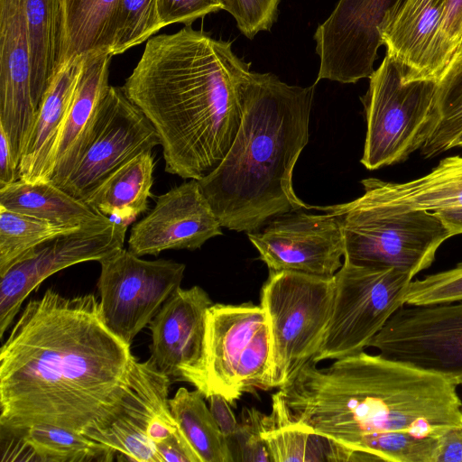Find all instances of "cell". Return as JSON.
<instances>
[{
	"label": "cell",
	"mask_w": 462,
	"mask_h": 462,
	"mask_svg": "<svg viewBox=\"0 0 462 462\" xmlns=\"http://www.w3.org/2000/svg\"><path fill=\"white\" fill-rule=\"evenodd\" d=\"M130 345L93 294L48 289L30 300L0 349V428L103 429L134 393Z\"/></svg>",
	"instance_id": "1"
},
{
	"label": "cell",
	"mask_w": 462,
	"mask_h": 462,
	"mask_svg": "<svg viewBox=\"0 0 462 462\" xmlns=\"http://www.w3.org/2000/svg\"><path fill=\"white\" fill-rule=\"evenodd\" d=\"M250 72L232 51L190 25L151 37L123 90L156 130L165 171L199 180L229 152Z\"/></svg>",
	"instance_id": "2"
},
{
	"label": "cell",
	"mask_w": 462,
	"mask_h": 462,
	"mask_svg": "<svg viewBox=\"0 0 462 462\" xmlns=\"http://www.w3.org/2000/svg\"><path fill=\"white\" fill-rule=\"evenodd\" d=\"M273 395L270 418L347 447L365 436L439 437L462 425L457 386L436 373L365 351L326 368L312 361Z\"/></svg>",
	"instance_id": "3"
},
{
	"label": "cell",
	"mask_w": 462,
	"mask_h": 462,
	"mask_svg": "<svg viewBox=\"0 0 462 462\" xmlns=\"http://www.w3.org/2000/svg\"><path fill=\"white\" fill-rule=\"evenodd\" d=\"M315 86L247 75L236 139L220 165L198 180L222 227L254 232L275 217L311 208L295 194L292 174L309 141Z\"/></svg>",
	"instance_id": "4"
},
{
	"label": "cell",
	"mask_w": 462,
	"mask_h": 462,
	"mask_svg": "<svg viewBox=\"0 0 462 462\" xmlns=\"http://www.w3.org/2000/svg\"><path fill=\"white\" fill-rule=\"evenodd\" d=\"M271 374L272 339L263 308L212 304L196 389L207 399L219 394L234 405L245 393L272 389Z\"/></svg>",
	"instance_id": "5"
},
{
	"label": "cell",
	"mask_w": 462,
	"mask_h": 462,
	"mask_svg": "<svg viewBox=\"0 0 462 462\" xmlns=\"http://www.w3.org/2000/svg\"><path fill=\"white\" fill-rule=\"evenodd\" d=\"M311 208L338 220L345 240L344 259L357 265L394 268L412 279L432 264L439 247L452 236L430 210L383 214L354 200Z\"/></svg>",
	"instance_id": "6"
},
{
	"label": "cell",
	"mask_w": 462,
	"mask_h": 462,
	"mask_svg": "<svg viewBox=\"0 0 462 462\" xmlns=\"http://www.w3.org/2000/svg\"><path fill=\"white\" fill-rule=\"evenodd\" d=\"M334 276L270 272L262 289L272 339V388L291 379L318 352L334 302Z\"/></svg>",
	"instance_id": "7"
},
{
	"label": "cell",
	"mask_w": 462,
	"mask_h": 462,
	"mask_svg": "<svg viewBox=\"0 0 462 462\" xmlns=\"http://www.w3.org/2000/svg\"><path fill=\"white\" fill-rule=\"evenodd\" d=\"M436 89L435 81H405L401 67L385 54L360 98L366 120L360 162L367 170L403 162L420 149Z\"/></svg>",
	"instance_id": "8"
},
{
	"label": "cell",
	"mask_w": 462,
	"mask_h": 462,
	"mask_svg": "<svg viewBox=\"0 0 462 462\" xmlns=\"http://www.w3.org/2000/svg\"><path fill=\"white\" fill-rule=\"evenodd\" d=\"M412 278L397 269L357 265L344 259L334 275L332 313L312 362L339 359L368 347L372 338L404 305Z\"/></svg>",
	"instance_id": "9"
},
{
	"label": "cell",
	"mask_w": 462,
	"mask_h": 462,
	"mask_svg": "<svg viewBox=\"0 0 462 462\" xmlns=\"http://www.w3.org/2000/svg\"><path fill=\"white\" fill-rule=\"evenodd\" d=\"M100 306L108 328L130 345L155 317L183 279L185 264L172 260L141 259L130 250L99 261Z\"/></svg>",
	"instance_id": "10"
},
{
	"label": "cell",
	"mask_w": 462,
	"mask_h": 462,
	"mask_svg": "<svg viewBox=\"0 0 462 462\" xmlns=\"http://www.w3.org/2000/svg\"><path fill=\"white\" fill-rule=\"evenodd\" d=\"M368 347L442 375L462 388V300L403 305Z\"/></svg>",
	"instance_id": "11"
},
{
	"label": "cell",
	"mask_w": 462,
	"mask_h": 462,
	"mask_svg": "<svg viewBox=\"0 0 462 462\" xmlns=\"http://www.w3.org/2000/svg\"><path fill=\"white\" fill-rule=\"evenodd\" d=\"M159 144L158 134L144 114L122 88L109 86L86 144L60 188L85 202L114 171Z\"/></svg>",
	"instance_id": "12"
},
{
	"label": "cell",
	"mask_w": 462,
	"mask_h": 462,
	"mask_svg": "<svg viewBox=\"0 0 462 462\" xmlns=\"http://www.w3.org/2000/svg\"><path fill=\"white\" fill-rule=\"evenodd\" d=\"M171 383L152 358L134 359V393L120 415L106 427L83 434L111 448L119 460L161 462L155 445L183 435L169 404Z\"/></svg>",
	"instance_id": "13"
},
{
	"label": "cell",
	"mask_w": 462,
	"mask_h": 462,
	"mask_svg": "<svg viewBox=\"0 0 462 462\" xmlns=\"http://www.w3.org/2000/svg\"><path fill=\"white\" fill-rule=\"evenodd\" d=\"M129 224L110 218L42 245L0 276V337L29 294L49 276L71 265L102 259L124 248Z\"/></svg>",
	"instance_id": "14"
},
{
	"label": "cell",
	"mask_w": 462,
	"mask_h": 462,
	"mask_svg": "<svg viewBox=\"0 0 462 462\" xmlns=\"http://www.w3.org/2000/svg\"><path fill=\"white\" fill-rule=\"evenodd\" d=\"M325 213L288 212L246 234L270 272L332 277L343 264L345 240L337 217Z\"/></svg>",
	"instance_id": "15"
},
{
	"label": "cell",
	"mask_w": 462,
	"mask_h": 462,
	"mask_svg": "<svg viewBox=\"0 0 462 462\" xmlns=\"http://www.w3.org/2000/svg\"><path fill=\"white\" fill-rule=\"evenodd\" d=\"M399 0H339L328 18L315 32L321 79L356 83L374 72L383 46L379 26Z\"/></svg>",
	"instance_id": "16"
},
{
	"label": "cell",
	"mask_w": 462,
	"mask_h": 462,
	"mask_svg": "<svg viewBox=\"0 0 462 462\" xmlns=\"http://www.w3.org/2000/svg\"><path fill=\"white\" fill-rule=\"evenodd\" d=\"M222 226L197 180L173 187L131 230L129 250L138 256L200 248L222 235Z\"/></svg>",
	"instance_id": "17"
},
{
	"label": "cell",
	"mask_w": 462,
	"mask_h": 462,
	"mask_svg": "<svg viewBox=\"0 0 462 462\" xmlns=\"http://www.w3.org/2000/svg\"><path fill=\"white\" fill-rule=\"evenodd\" d=\"M37 112L25 0H0V125L18 167Z\"/></svg>",
	"instance_id": "18"
},
{
	"label": "cell",
	"mask_w": 462,
	"mask_h": 462,
	"mask_svg": "<svg viewBox=\"0 0 462 462\" xmlns=\"http://www.w3.org/2000/svg\"><path fill=\"white\" fill-rule=\"evenodd\" d=\"M212 304L201 287H180L151 321V358L171 380L184 381L196 388L203 359L207 311Z\"/></svg>",
	"instance_id": "19"
},
{
	"label": "cell",
	"mask_w": 462,
	"mask_h": 462,
	"mask_svg": "<svg viewBox=\"0 0 462 462\" xmlns=\"http://www.w3.org/2000/svg\"><path fill=\"white\" fill-rule=\"evenodd\" d=\"M448 1L399 0L385 14L379 26L381 42L405 81H439L435 52Z\"/></svg>",
	"instance_id": "20"
},
{
	"label": "cell",
	"mask_w": 462,
	"mask_h": 462,
	"mask_svg": "<svg viewBox=\"0 0 462 462\" xmlns=\"http://www.w3.org/2000/svg\"><path fill=\"white\" fill-rule=\"evenodd\" d=\"M364 194L354 201L367 209L394 214L462 205V156L442 159L429 173L406 182L361 180Z\"/></svg>",
	"instance_id": "21"
},
{
	"label": "cell",
	"mask_w": 462,
	"mask_h": 462,
	"mask_svg": "<svg viewBox=\"0 0 462 462\" xmlns=\"http://www.w3.org/2000/svg\"><path fill=\"white\" fill-rule=\"evenodd\" d=\"M83 56L66 63L56 74L40 104L35 123L22 154L19 180H51L55 152L81 71Z\"/></svg>",
	"instance_id": "22"
},
{
	"label": "cell",
	"mask_w": 462,
	"mask_h": 462,
	"mask_svg": "<svg viewBox=\"0 0 462 462\" xmlns=\"http://www.w3.org/2000/svg\"><path fill=\"white\" fill-rule=\"evenodd\" d=\"M112 57L106 51L83 55L81 71L54 157L51 181L59 187L73 170L88 138L101 100L109 88Z\"/></svg>",
	"instance_id": "23"
},
{
	"label": "cell",
	"mask_w": 462,
	"mask_h": 462,
	"mask_svg": "<svg viewBox=\"0 0 462 462\" xmlns=\"http://www.w3.org/2000/svg\"><path fill=\"white\" fill-rule=\"evenodd\" d=\"M1 462H110L116 452L78 431L46 423L0 428Z\"/></svg>",
	"instance_id": "24"
},
{
	"label": "cell",
	"mask_w": 462,
	"mask_h": 462,
	"mask_svg": "<svg viewBox=\"0 0 462 462\" xmlns=\"http://www.w3.org/2000/svg\"><path fill=\"white\" fill-rule=\"evenodd\" d=\"M25 14L32 56V93L39 109L47 88L64 64V0H25Z\"/></svg>",
	"instance_id": "25"
},
{
	"label": "cell",
	"mask_w": 462,
	"mask_h": 462,
	"mask_svg": "<svg viewBox=\"0 0 462 462\" xmlns=\"http://www.w3.org/2000/svg\"><path fill=\"white\" fill-rule=\"evenodd\" d=\"M153 170L152 151L143 152L108 176L85 203L111 220L129 224L148 208Z\"/></svg>",
	"instance_id": "26"
},
{
	"label": "cell",
	"mask_w": 462,
	"mask_h": 462,
	"mask_svg": "<svg viewBox=\"0 0 462 462\" xmlns=\"http://www.w3.org/2000/svg\"><path fill=\"white\" fill-rule=\"evenodd\" d=\"M0 206L56 224L82 226L109 219L51 182L21 180L0 188Z\"/></svg>",
	"instance_id": "27"
},
{
	"label": "cell",
	"mask_w": 462,
	"mask_h": 462,
	"mask_svg": "<svg viewBox=\"0 0 462 462\" xmlns=\"http://www.w3.org/2000/svg\"><path fill=\"white\" fill-rule=\"evenodd\" d=\"M462 134V42L437 82L430 119L423 133L420 153L436 157L454 148Z\"/></svg>",
	"instance_id": "28"
},
{
	"label": "cell",
	"mask_w": 462,
	"mask_h": 462,
	"mask_svg": "<svg viewBox=\"0 0 462 462\" xmlns=\"http://www.w3.org/2000/svg\"><path fill=\"white\" fill-rule=\"evenodd\" d=\"M121 0H64L66 46L63 66L92 51L111 52Z\"/></svg>",
	"instance_id": "29"
},
{
	"label": "cell",
	"mask_w": 462,
	"mask_h": 462,
	"mask_svg": "<svg viewBox=\"0 0 462 462\" xmlns=\"http://www.w3.org/2000/svg\"><path fill=\"white\" fill-rule=\"evenodd\" d=\"M263 438L272 462H356V452L326 436L278 424L264 414Z\"/></svg>",
	"instance_id": "30"
},
{
	"label": "cell",
	"mask_w": 462,
	"mask_h": 462,
	"mask_svg": "<svg viewBox=\"0 0 462 462\" xmlns=\"http://www.w3.org/2000/svg\"><path fill=\"white\" fill-rule=\"evenodd\" d=\"M171 411L201 462H234L226 437L198 389H178L169 399Z\"/></svg>",
	"instance_id": "31"
},
{
	"label": "cell",
	"mask_w": 462,
	"mask_h": 462,
	"mask_svg": "<svg viewBox=\"0 0 462 462\" xmlns=\"http://www.w3.org/2000/svg\"><path fill=\"white\" fill-rule=\"evenodd\" d=\"M83 226H63L0 206V276L40 245Z\"/></svg>",
	"instance_id": "32"
},
{
	"label": "cell",
	"mask_w": 462,
	"mask_h": 462,
	"mask_svg": "<svg viewBox=\"0 0 462 462\" xmlns=\"http://www.w3.org/2000/svg\"><path fill=\"white\" fill-rule=\"evenodd\" d=\"M358 462H436L438 438H422L407 431L365 436L351 447Z\"/></svg>",
	"instance_id": "33"
},
{
	"label": "cell",
	"mask_w": 462,
	"mask_h": 462,
	"mask_svg": "<svg viewBox=\"0 0 462 462\" xmlns=\"http://www.w3.org/2000/svg\"><path fill=\"white\" fill-rule=\"evenodd\" d=\"M163 27L157 0H121L116 16L111 54H121L143 43Z\"/></svg>",
	"instance_id": "34"
},
{
	"label": "cell",
	"mask_w": 462,
	"mask_h": 462,
	"mask_svg": "<svg viewBox=\"0 0 462 462\" xmlns=\"http://www.w3.org/2000/svg\"><path fill=\"white\" fill-rule=\"evenodd\" d=\"M404 305H430L462 300V262L455 267L411 281Z\"/></svg>",
	"instance_id": "35"
},
{
	"label": "cell",
	"mask_w": 462,
	"mask_h": 462,
	"mask_svg": "<svg viewBox=\"0 0 462 462\" xmlns=\"http://www.w3.org/2000/svg\"><path fill=\"white\" fill-rule=\"evenodd\" d=\"M264 414L251 408H245L241 420L227 445L234 462H272L263 438Z\"/></svg>",
	"instance_id": "36"
},
{
	"label": "cell",
	"mask_w": 462,
	"mask_h": 462,
	"mask_svg": "<svg viewBox=\"0 0 462 462\" xmlns=\"http://www.w3.org/2000/svg\"><path fill=\"white\" fill-rule=\"evenodd\" d=\"M281 0H223L224 10L236 20L239 31L253 39L261 31H269L277 19Z\"/></svg>",
	"instance_id": "37"
},
{
	"label": "cell",
	"mask_w": 462,
	"mask_h": 462,
	"mask_svg": "<svg viewBox=\"0 0 462 462\" xmlns=\"http://www.w3.org/2000/svg\"><path fill=\"white\" fill-rule=\"evenodd\" d=\"M461 42L462 0H448L440 24L435 52V66L439 80Z\"/></svg>",
	"instance_id": "38"
},
{
	"label": "cell",
	"mask_w": 462,
	"mask_h": 462,
	"mask_svg": "<svg viewBox=\"0 0 462 462\" xmlns=\"http://www.w3.org/2000/svg\"><path fill=\"white\" fill-rule=\"evenodd\" d=\"M163 26L183 23L185 26L208 14L224 9L223 0H157Z\"/></svg>",
	"instance_id": "39"
},
{
	"label": "cell",
	"mask_w": 462,
	"mask_h": 462,
	"mask_svg": "<svg viewBox=\"0 0 462 462\" xmlns=\"http://www.w3.org/2000/svg\"><path fill=\"white\" fill-rule=\"evenodd\" d=\"M438 443L436 462H462V425L445 430Z\"/></svg>",
	"instance_id": "40"
},
{
	"label": "cell",
	"mask_w": 462,
	"mask_h": 462,
	"mask_svg": "<svg viewBox=\"0 0 462 462\" xmlns=\"http://www.w3.org/2000/svg\"><path fill=\"white\" fill-rule=\"evenodd\" d=\"M208 399L210 404L209 410L227 441L238 425V420L230 407L231 404L219 394H211Z\"/></svg>",
	"instance_id": "41"
},
{
	"label": "cell",
	"mask_w": 462,
	"mask_h": 462,
	"mask_svg": "<svg viewBox=\"0 0 462 462\" xmlns=\"http://www.w3.org/2000/svg\"><path fill=\"white\" fill-rule=\"evenodd\" d=\"M18 164L5 129L0 125V188L18 180Z\"/></svg>",
	"instance_id": "42"
},
{
	"label": "cell",
	"mask_w": 462,
	"mask_h": 462,
	"mask_svg": "<svg viewBox=\"0 0 462 462\" xmlns=\"http://www.w3.org/2000/svg\"><path fill=\"white\" fill-rule=\"evenodd\" d=\"M452 236L462 234V205L448 206L434 210Z\"/></svg>",
	"instance_id": "43"
},
{
	"label": "cell",
	"mask_w": 462,
	"mask_h": 462,
	"mask_svg": "<svg viewBox=\"0 0 462 462\" xmlns=\"http://www.w3.org/2000/svg\"><path fill=\"white\" fill-rule=\"evenodd\" d=\"M456 147H461L462 148V134L455 142L454 148H456Z\"/></svg>",
	"instance_id": "44"
}]
</instances>
